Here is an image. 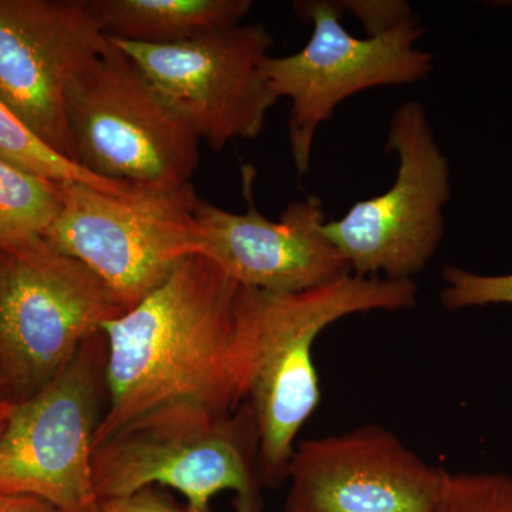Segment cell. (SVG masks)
<instances>
[{"instance_id":"cell-1","label":"cell","mask_w":512,"mask_h":512,"mask_svg":"<svg viewBox=\"0 0 512 512\" xmlns=\"http://www.w3.org/2000/svg\"><path fill=\"white\" fill-rule=\"evenodd\" d=\"M101 332L107 406L94 447L160 407L229 413L247 400L254 345L245 288L205 256H187Z\"/></svg>"},{"instance_id":"cell-2","label":"cell","mask_w":512,"mask_h":512,"mask_svg":"<svg viewBox=\"0 0 512 512\" xmlns=\"http://www.w3.org/2000/svg\"><path fill=\"white\" fill-rule=\"evenodd\" d=\"M244 288L254 345L245 402L258 426L262 484L276 488L286 481L299 431L320 403L313 362L320 333L356 313L410 309L417 302V286L348 271L302 292Z\"/></svg>"},{"instance_id":"cell-3","label":"cell","mask_w":512,"mask_h":512,"mask_svg":"<svg viewBox=\"0 0 512 512\" xmlns=\"http://www.w3.org/2000/svg\"><path fill=\"white\" fill-rule=\"evenodd\" d=\"M93 485L97 501L174 488L185 512H211L212 498L232 491L237 512H262L254 412L248 402L229 413L181 403L144 414L93 448Z\"/></svg>"},{"instance_id":"cell-4","label":"cell","mask_w":512,"mask_h":512,"mask_svg":"<svg viewBox=\"0 0 512 512\" xmlns=\"http://www.w3.org/2000/svg\"><path fill=\"white\" fill-rule=\"evenodd\" d=\"M66 116L74 163L97 177L184 185L200 164V138L111 40L70 83Z\"/></svg>"},{"instance_id":"cell-5","label":"cell","mask_w":512,"mask_h":512,"mask_svg":"<svg viewBox=\"0 0 512 512\" xmlns=\"http://www.w3.org/2000/svg\"><path fill=\"white\" fill-rule=\"evenodd\" d=\"M197 200L192 183L136 185L126 195L64 183L62 208L42 238L99 276L127 312L197 255Z\"/></svg>"},{"instance_id":"cell-6","label":"cell","mask_w":512,"mask_h":512,"mask_svg":"<svg viewBox=\"0 0 512 512\" xmlns=\"http://www.w3.org/2000/svg\"><path fill=\"white\" fill-rule=\"evenodd\" d=\"M123 313L99 276L43 238L0 252V369L15 400L39 392Z\"/></svg>"},{"instance_id":"cell-7","label":"cell","mask_w":512,"mask_h":512,"mask_svg":"<svg viewBox=\"0 0 512 512\" xmlns=\"http://www.w3.org/2000/svg\"><path fill=\"white\" fill-rule=\"evenodd\" d=\"M107 343L86 340L45 387L15 400L0 436V497L33 495L64 512H93L94 437L107 406Z\"/></svg>"},{"instance_id":"cell-8","label":"cell","mask_w":512,"mask_h":512,"mask_svg":"<svg viewBox=\"0 0 512 512\" xmlns=\"http://www.w3.org/2000/svg\"><path fill=\"white\" fill-rule=\"evenodd\" d=\"M295 10L312 23L311 40L295 55L269 56L262 73L276 99L291 100L289 146L301 178L311 167L316 131L342 101L373 87L420 82L433 70L434 57L417 47L424 35L419 16L359 39L340 22V2L309 0L295 3Z\"/></svg>"},{"instance_id":"cell-9","label":"cell","mask_w":512,"mask_h":512,"mask_svg":"<svg viewBox=\"0 0 512 512\" xmlns=\"http://www.w3.org/2000/svg\"><path fill=\"white\" fill-rule=\"evenodd\" d=\"M386 150L399 160L392 187L326 221L323 231L352 274L412 281L443 239L450 165L419 101L394 111Z\"/></svg>"},{"instance_id":"cell-10","label":"cell","mask_w":512,"mask_h":512,"mask_svg":"<svg viewBox=\"0 0 512 512\" xmlns=\"http://www.w3.org/2000/svg\"><path fill=\"white\" fill-rule=\"evenodd\" d=\"M111 42L141 67L214 151L234 140L258 137L278 101L262 73L275 40L259 23L217 30L178 45Z\"/></svg>"},{"instance_id":"cell-11","label":"cell","mask_w":512,"mask_h":512,"mask_svg":"<svg viewBox=\"0 0 512 512\" xmlns=\"http://www.w3.org/2000/svg\"><path fill=\"white\" fill-rule=\"evenodd\" d=\"M109 45L86 0H0V99L69 160L67 90Z\"/></svg>"},{"instance_id":"cell-12","label":"cell","mask_w":512,"mask_h":512,"mask_svg":"<svg viewBox=\"0 0 512 512\" xmlns=\"http://www.w3.org/2000/svg\"><path fill=\"white\" fill-rule=\"evenodd\" d=\"M446 477L393 431L366 424L296 444L286 512H434Z\"/></svg>"},{"instance_id":"cell-13","label":"cell","mask_w":512,"mask_h":512,"mask_svg":"<svg viewBox=\"0 0 512 512\" xmlns=\"http://www.w3.org/2000/svg\"><path fill=\"white\" fill-rule=\"evenodd\" d=\"M254 180V168L245 165L244 214L198 197L197 255L210 259L238 285L272 293L306 291L349 271L323 231L326 215L319 197L292 201L278 221H271L256 208Z\"/></svg>"},{"instance_id":"cell-14","label":"cell","mask_w":512,"mask_h":512,"mask_svg":"<svg viewBox=\"0 0 512 512\" xmlns=\"http://www.w3.org/2000/svg\"><path fill=\"white\" fill-rule=\"evenodd\" d=\"M109 40L148 46L190 42L241 25L251 0H86Z\"/></svg>"},{"instance_id":"cell-15","label":"cell","mask_w":512,"mask_h":512,"mask_svg":"<svg viewBox=\"0 0 512 512\" xmlns=\"http://www.w3.org/2000/svg\"><path fill=\"white\" fill-rule=\"evenodd\" d=\"M63 184L0 158V252L43 237L62 208Z\"/></svg>"},{"instance_id":"cell-16","label":"cell","mask_w":512,"mask_h":512,"mask_svg":"<svg viewBox=\"0 0 512 512\" xmlns=\"http://www.w3.org/2000/svg\"><path fill=\"white\" fill-rule=\"evenodd\" d=\"M0 158L46 180L89 185L94 190L110 195H126L136 187V185L97 177L90 171L84 170L79 164L57 153L47 146L45 141L40 140L2 99H0Z\"/></svg>"},{"instance_id":"cell-17","label":"cell","mask_w":512,"mask_h":512,"mask_svg":"<svg viewBox=\"0 0 512 512\" xmlns=\"http://www.w3.org/2000/svg\"><path fill=\"white\" fill-rule=\"evenodd\" d=\"M434 512H512V477L504 473H447Z\"/></svg>"},{"instance_id":"cell-18","label":"cell","mask_w":512,"mask_h":512,"mask_svg":"<svg viewBox=\"0 0 512 512\" xmlns=\"http://www.w3.org/2000/svg\"><path fill=\"white\" fill-rule=\"evenodd\" d=\"M443 279L446 286L441 289L440 299L450 311L498 303L512 305V274L478 275L457 266H446Z\"/></svg>"},{"instance_id":"cell-19","label":"cell","mask_w":512,"mask_h":512,"mask_svg":"<svg viewBox=\"0 0 512 512\" xmlns=\"http://www.w3.org/2000/svg\"><path fill=\"white\" fill-rule=\"evenodd\" d=\"M343 10H349L362 22L367 36L382 35L396 28L413 15L409 3L402 0H349L340 2Z\"/></svg>"},{"instance_id":"cell-20","label":"cell","mask_w":512,"mask_h":512,"mask_svg":"<svg viewBox=\"0 0 512 512\" xmlns=\"http://www.w3.org/2000/svg\"><path fill=\"white\" fill-rule=\"evenodd\" d=\"M93 512H185L157 487L117 500L99 501Z\"/></svg>"},{"instance_id":"cell-21","label":"cell","mask_w":512,"mask_h":512,"mask_svg":"<svg viewBox=\"0 0 512 512\" xmlns=\"http://www.w3.org/2000/svg\"><path fill=\"white\" fill-rule=\"evenodd\" d=\"M0 512H64L56 505L33 495H3Z\"/></svg>"},{"instance_id":"cell-22","label":"cell","mask_w":512,"mask_h":512,"mask_svg":"<svg viewBox=\"0 0 512 512\" xmlns=\"http://www.w3.org/2000/svg\"><path fill=\"white\" fill-rule=\"evenodd\" d=\"M13 404H15V399H10V397L5 396L0 397V436H2L6 423H8Z\"/></svg>"},{"instance_id":"cell-23","label":"cell","mask_w":512,"mask_h":512,"mask_svg":"<svg viewBox=\"0 0 512 512\" xmlns=\"http://www.w3.org/2000/svg\"><path fill=\"white\" fill-rule=\"evenodd\" d=\"M6 389L5 377H3L2 369H0V397L2 396L3 390Z\"/></svg>"}]
</instances>
